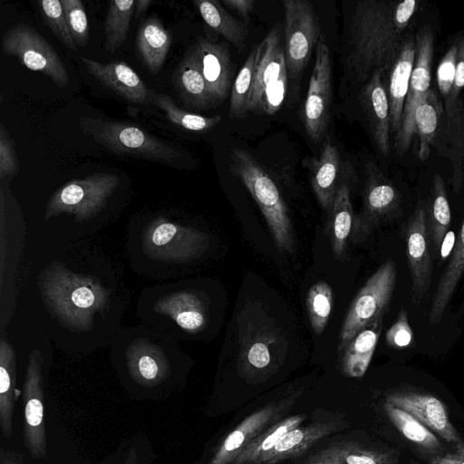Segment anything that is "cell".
<instances>
[{
    "label": "cell",
    "mask_w": 464,
    "mask_h": 464,
    "mask_svg": "<svg viewBox=\"0 0 464 464\" xmlns=\"http://www.w3.org/2000/svg\"><path fill=\"white\" fill-rule=\"evenodd\" d=\"M109 347L111 364L130 399L165 401L184 387L188 366L169 333L142 323L121 326Z\"/></svg>",
    "instance_id": "2"
},
{
    "label": "cell",
    "mask_w": 464,
    "mask_h": 464,
    "mask_svg": "<svg viewBox=\"0 0 464 464\" xmlns=\"http://www.w3.org/2000/svg\"><path fill=\"white\" fill-rule=\"evenodd\" d=\"M432 145L440 155L450 160L452 187L458 193L464 183V103L459 99L454 102H444Z\"/></svg>",
    "instance_id": "20"
},
{
    "label": "cell",
    "mask_w": 464,
    "mask_h": 464,
    "mask_svg": "<svg viewBox=\"0 0 464 464\" xmlns=\"http://www.w3.org/2000/svg\"><path fill=\"white\" fill-rule=\"evenodd\" d=\"M152 4L150 0H138L135 5V14L136 16H140L142 14L148 7Z\"/></svg>",
    "instance_id": "56"
},
{
    "label": "cell",
    "mask_w": 464,
    "mask_h": 464,
    "mask_svg": "<svg viewBox=\"0 0 464 464\" xmlns=\"http://www.w3.org/2000/svg\"><path fill=\"white\" fill-rule=\"evenodd\" d=\"M6 180L0 191V334L5 333L16 307V275L24 250L26 227Z\"/></svg>",
    "instance_id": "9"
},
{
    "label": "cell",
    "mask_w": 464,
    "mask_h": 464,
    "mask_svg": "<svg viewBox=\"0 0 464 464\" xmlns=\"http://www.w3.org/2000/svg\"><path fill=\"white\" fill-rule=\"evenodd\" d=\"M195 6L204 22L215 32L239 49L248 34L246 24L233 17L217 0H196Z\"/></svg>",
    "instance_id": "34"
},
{
    "label": "cell",
    "mask_w": 464,
    "mask_h": 464,
    "mask_svg": "<svg viewBox=\"0 0 464 464\" xmlns=\"http://www.w3.org/2000/svg\"><path fill=\"white\" fill-rule=\"evenodd\" d=\"M256 53L257 45L251 50L231 87L229 99L230 118H243L248 111V102L256 70Z\"/></svg>",
    "instance_id": "42"
},
{
    "label": "cell",
    "mask_w": 464,
    "mask_h": 464,
    "mask_svg": "<svg viewBox=\"0 0 464 464\" xmlns=\"http://www.w3.org/2000/svg\"><path fill=\"white\" fill-rule=\"evenodd\" d=\"M442 111V104L430 89L418 103L414 114V132L420 138L419 158L422 160L429 156Z\"/></svg>",
    "instance_id": "38"
},
{
    "label": "cell",
    "mask_w": 464,
    "mask_h": 464,
    "mask_svg": "<svg viewBox=\"0 0 464 464\" xmlns=\"http://www.w3.org/2000/svg\"><path fill=\"white\" fill-rule=\"evenodd\" d=\"M154 104L158 106L175 125L190 131H205L217 126L222 120L220 115L210 117L186 111L176 105L165 93L153 95Z\"/></svg>",
    "instance_id": "43"
},
{
    "label": "cell",
    "mask_w": 464,
    "mask_h": 464,
    "mask_svg": "<svg viewBox=\"0 0 464 464\" xmlns=\"http://www.w3.org/2000/svg\"><path fill=\"white\" fill-rule=\"evenodd\" d=\"M451 221V212L447 198L444 180L434 176L430 204L427 205V226L430 249L438 254L441 248Z\"/></svg>",
    "instance_id": "35"
},
{
    "label": "cell",
    "mask_w": 464,
    "mask_h": 464,
    "mask_svg": "<svg viewBox=\"0 0 464 464\" xmlns=\"http://www.w3.org/2000/svg\"><path fill=\"white\" fill-rule=\"evenodd\" d=\"M457 44V61L455 79L451 92L444 102H454L459 99V93L464 87V37L459 36L455 40Z\"/></svg>",
    "instance_id": "52"
},
{
    "label": "cell",
    "mask_w": 464,
    "mask_h": 464,
    "mask_svg": "<svg viewBox=\"0 0 464 464\" xmlns=\"http://www.w3.org/2000/svg\"><path fill=\"white\" fill-rule=\"evenodd\" d=\"M337 420H322L299 425L283 436L256 464H276L295 458L341 428Z\"/></svg>",
    "instance_id": "26"
},
{
    "label": "cell",
    "mask_w": 464,
    "mask_h": 464,
    "mask_svg": "<svg viewBox=\"0 0 464 464\" xmlns=\"http://www.w3.org/2000/svg\"><path fill=\"white\" fill-rule=\"evenodd\" d=\"M395 457L389 451L358 445L346 457L344 464H393Z\"/></svg>",
    "instance_id": "51"
},
{
    "label": "cell",
    "mask_w": 464,
    "mask_h": 464,
    "mask_svg": "<svg viewBox=\"0 0 464 464\" xmlns=\"http://www.w3.org/2000/svg\"><path fill=\"white\" fill-rule=\"evenodd\" d=\"M238 363L246 375H265L284 362L287 343L279 325L260 306L246 304L238 318Z\"/></svg>",
    "instance_id": "8"
},
{
    "label": "cell",
    "mask_w": 464,
    "mask_h": 464,
    "mask_svg": "<svg viewBox=\"0 0 464 464\" xmlns=\"http://www.w3.org/2000/svg\"><path fill=\"white\" fill-rule=\"evenodd\" d=\"M464 274V218L448 266L441 275L432 298L429 321L437 325Z\"/></svg>",
    "instance_id": "32"
},
{
    "label": "cell",
    "mask_w": 464,
    "mask_h": 464,
    "mask_svg": "<svg viewBox=\"0 0 464 464\" xmlns=\"http://www.w3.org/2000/svg\"><path fill=\"white\" fill-rule=\"evenodd\" d=\"M170 44L171 36L158 18L149 17L140 24L136 37V48L150 73L157 74L160 71Z\"/></svg>",
    "instance_id": "33"
},
{
    "label": "cell",
    "mask_w": 464,
    "mask_h": 464,
    "mask_svg": "<svg viewBox=\"0 0 464 464\" xmlns=\"http://www.w3.org/2000/svg\"><path fill=\"white\" fill-rule=\"evenodd\" d=\"M384 410L396 429L410 441L430 452L436 453L441 444L438 437L409 412L388 402Z\"/></svg>",
    "instance_id": "39"
},
{
    "label": "cell",
    "mask_w": 464,
    "mask_h": 464,
    "mask_svg": "<svg viewBox=\"0 0 464 464\" xmlns=\"http://www.w3.org/2000/svg\"><path fill=\"white\" fill-rule=\"evenodd\" d=\"M209 236L169 214H155L129 225L127 252L132 269L153 280H167L208 250Z\"/></svg>",
    "instance_id": "4"
},
{
    "label": "cell",
    "mask_w": 464,
    "mask_h": 464,
    "mask_svg": "<svg viewBox=\"0 0 464 464\" xmlns=\"http://www.w3.org/2000/svg\"><path fill=\"white\" fill-rule=\"evenodd\" d=\"M413 340V332L409 324L408 314L401 308L394 324L386 333V343L392 348H404L409 346Z\"/></svg>",
    "instance_id": "50"
},
{
    "label": "cell",
    "mask_w": 464,
    "mask_h": 464,
    "mask_svg": "<svg viewBox=\"0 0 464 464\" xmlns=\"http://www.w3.org/2000/svg\"><path fill=\"white\" fill-rule=\"evenodd\" d=\"M120 185V179L111 173H96L68 181L49 198L44 212V228L62 221L53 231L51 246L87 239L104 221L102 217L109 200Z\"/></svg>",
    "instance_id": "5"
},
{
    "label": "cell",
    "mask_w": 464,
    "mask_h": 464,
    "mask_svg": "<svg viewBox=\"0 0 464 464\" xmlns=\"http://www.w3.org/2000/svg\"><path fill=\"white\" fill-rule=\"evenodd\" d=\"M332 104V63L329 48L321 35L304 100L302 120L309 139L322 140L327 130Z\"/></svg>",
    "instance_id": "15"
},
{
    "label": "cell",
    "mask_w": 464,
    "mask_h": 464,
    "mask_svg": "<svg viewBox=\"0 0 464 464\" xmlns=\"http://www.w3.org/2000/svg\"><path fill=\"white\" fill-rule=\"evenodd\" d=\"M455 446L454 452L437 455L431 459L430 464H464V442Z\"/></svg>",
    "instance_id": "53"
},
{
    "label": "cell",
    "mask_w": 464,
    "mask_h": 464,
    "mask_svg": "<svg viewBox=\"0 0 464 464\" xmlns=\"http://www.w3.org/2000/svg\"><path fill=\"white\" fill-rule=\"evenodd\" d=\"M333 306V291L329 284L319 281L313 285L306 295L308 318L314 333L321 334L329 320Z\"/></svg>",
    "instance_id": "44"
},
{
    "label": "cell",
    "mask_w": 464,
    "mask_h": 464,
    "mask_svg": "<svg viewBox=\"0 0 464 464\" xmlns=\"http://www.w3.org/2000/svg\"><path fill=\"white\" fill-rule=\"evenodd\" d=\"M416 55L415 38L406 36L400 53L390 70L388 99L390 103L391 134H398Z\"/></svg>",
    "instance_id": "27"
},
{
    "label": "cell",
    "mask_w": 464,
    "mask_h": 464,
    "mask_svg": "<svg viewBox=\"0 0 464 464\" xmlns=\"http://www.w3.org/2000/svg\"><path fill=\"white\" fill-rule=\"evenodd\" d=\"M285 54L288 75L303 71L320 38L313 5L305 0H285Z\"/></svg>",
    "instance_id": "16"
},
{
    "label": "cell",
    "mask_w": 464,
    "mask_h": 464,
    "mask_svg": "<svg viewBox=\"0 0 464 464\" xmlns=\"http://www.w3.org/2000/svg\"><path fill=\"white\" fill-rule=\"evenodd\" d=\"M155 457L152 442L146 434L139 432L122 440L99 464H153Z\"/></svg>",
    "instance_id": "41"
},
{
    "label": "cell",
    "mask_w": 464,
    "mask_h": 464,
    "mask_svg": "<svg viewBox=\"0 0 464 464\" xmlns=\"http://www.w3.org/2000/svg\"><path fill=\"white\" fill-rule=\"evenodd\" d=\"M80 126L93 140L118 154L168 165H173L181 158L180 151L173 145L130 123L82 118Z\"/></svg>",
    "instance_id": "11"
},
{
    "label": "cell",
    "mask_w": 464,
    "mask_h": 464,
    "mask_svg": "<svg viewBox=\"0 0 464 464\" xmlns=\"http://www.w3.org/2000/svg\"><path fill=\"white\" fill-rule=\"evenodd\" d=\"M81 61L91 75L126 101L136 104H149L153 101L151 92L125 62L102 63L83 56Z\"/></svg>",
    "instance_id": "24"
},
{
    "label": "cell",
    "mask_w": 464,
    "mask_h": 464,
    "mask_svg": "<svg viewBox=\"0 0 464 464\" xmlns=\"http://www.w3.org/2000/svg\"><path fill=\"white\" fill-rule=\"evenodd\" d=\"M44 343L29 352L22 389L23 440L34 459L47 457L45 393L52 366V353Z\"/></svg>",
    "instance_id": "10"
},
{
    "label": "cell",
    "mask_w": 464,
    "mask_h": 464,
    "mask_svg": "<svg viewBox=\"0 0 464 464\" xmlns=\"http://www.w3.org/2000/svg\"><path fill=\"white\" fill-rule=\"evenodd\" d=\"M401 213L399 191L376 166L369 164L362 191V208L354 215L351 243L363 242L373 229Z\"/></svg>",
    "instance_id": "13"
},
{
    "label": "cell",
    "mask_w": 464,
    "mask_h": 464,
    "mask_svg": "<svg viewBox=\"0 0 464 464\" xmlns=\"http://www.w3.org/2000/svg\"><path fill=\"white\" fill-rule=\"evenodd\" d=\"M190 53L207 82L214 103L222 102L232 87V66L227 47L200 39Z\"/></svg>",
    "instance_id": "23"
},
{
    "label": "cell",
    "mask_w": 464,
    "mask_h": 464,
    "mask_svg": "<svg viewBox=\"0 0 464 464\" xmlns=\"http://www.w3.org/2000/svg\"><path fill=\"white\" fill-rule=\"evenodd\" d=\"M173 82L182 98L191 105L198 108L214 105L207 82L190 52L174 72Z\"/></svg>",
    "instance_id": "36"
},
{
    "label": "cell",
    "mask_w": 464,
    "mask_h": 464,
    "mask_svg": "<svg viewBox=\"0 0 464 464\" xmlns=\"http://www.w3.org/2000/svg\"><path fill=\"white\" fill-rule=\"evenodd\" d=\"M416 0H364L356 4L349 28L346 64L358 81L375 71L390 72L417 10Z\"/></svg>",
    "instance_id": "3"
},
{
    "label": "cell",
    "mask_w": 464,
    "mask_h": 464,
    "mask_svg": "<svg viewBox=\"0 0 464 464\" xmlns=\"http://www.w3.org/2000/svg\"><path fill=\"white\" fill-rule=\"evenodd\" d=\"M221 2L225 6L237 11L246 19L250 16L255 5L254 0H222Z\"/></svg>",
    "instance_id": "54"
},
{
    "label": "cell",
    "mask_w": 464,
    "mask_h": 464,
    "mask_svg": "<svg viewBox=\"0 0 464 464\" xmlns=\"http://www.w3.org/2000/svg\"><path fill=\"white\" fill-rule=\"evenodd\" d=\"M416 55L406 96L401 128L394 138V148L399 155L405 153L414 132V114L418 103L430 91V69L434 53V36L431 28L424 25L415 36Z\"/></svg>",
    "instance_id": "17"
},
{
    "label": "cell",
    "mask_w": 464,
    "mask_h": 464,
    "mask_svg": "<svg viewBox=\"0 0 464 464\" xmlns=\"http://www.w3.org/2000/svg\"><path fill=\"white\" fill-rule=\"evenodd\" d=\"M69 31L77 44L83 47L89 42V24L84 6L80 0H61Z\"/></svg>",
    "instance_id": "46"
},
{
    "label": "cell",
    "mask_w": 464,
    "mask_h": 464,
    "mask_svg": "<svg viewBox=\"0 0 464 464\" xmlns=\"http://www.w3.org/2000/svg\"><path fill=\"white\" fill-rule=\"evenodd\" d=\"M39 5L45 24L55 36L69 49L76 51L77 44L69 31L61 0H42Z\"/></svg>",
    "instance_id": "45"
},
{
    "label": "cell",
    "mask_w": 464,
    "mask_h": 464,
    "mask_svg": "<svg viewBox=\"0 0 464 464\" xmlns=\"http://www.w3.org/2000/svg\"><path fill=\"white\" fill-rule=\"evenodd\" d=\"M209 298L202 290L180 282H166L141 290L136 315L140 323L178 338L205 331L209 322Z\"/></svg>",
    "instance_id": "6"
},
{
    "label": "cell",
    "mask_w": 464,
    "mask_h": 464,
    "mask_svg": "<svg viewBox=\"0 0 464 464\" xmlns=\"http://www.w3.org/2000/svg\"><path fill=\"white\" fill-rule=\"evenodd\" d=\"M315 160L311 168V184L319 204L327 211L340 187L347 182L342 178L338 149L330 140L324 143L320 157Z\"/></svg>",
    "instance_id": "28"
},
{
    "label": "cell",
    "mask_w": 464,
    "mask_h": 464,
    "mask_svg": "<svg viewBox=\"0 0 464 464\" xmlns=\"http://www.w3.org/2000/svg\"><path fill=\"white\" fill-rule=\"evenodd\" d=\"M287 72L285 47L282 44L281 26L274 27L257 45L256 70L248 111L262 93L272 87Z\"/></svg>",
    "instance_id": "25"
},
{
    "label": "cell",
    "mask_w": 464,
    "mask_h": 464,
    "mask_svg": "<svg viewBox=\"0 0 464 464\" xmlns=\"http://www.w3.org/2000/svg\"><path fill=\"white\" fill-rule=\"evenodd\" d=\"M386 402L409 412L447 442L455 445L463 442L450 420L445 405L438 398L406 391L389 394Z\"/></svg>",
    "instance_id": "21"
},
{
    "label": "cell",
    "mask_w": 464,
    "mask_h": 464,
    "mask_svg": "<svg viewBox=\"0 0 464 464\" xmlns=\"http://www.w3.org/2000/svg\"><path fill=\"white\" fill-rule=\"evenodd\" d=\"M29 287L45 336L69 355L84 356L109 346L122 326L123 281L111 260L88 238L52 246Z\"/></svg>",
    "instance_id": "1"
},
{
    "label": "cell",
    "mask_w": 464,
    "mask_h": 464,
    "mask_svg": "<svg viewBox=\"0 0 464 464\" xmlns=\"http://www.w3.org/2000/svg\"><path fill=\"white\" fill-rule=\"evenodd\" d=\"M229 170L238 178L261 210L280 252L291 253L295 239L288 208L271 176L246 150H230Z\"/></svg>",
    "instance_id": "7"
},
{
    "label": "cell",
    "mask_w": 464,
    "mask_h": 464,
    "mask_svg": "<svg viewBox=\"0 0 464 464\" xmlns=\"http://www.w3.org/2000/svg\"><path fill=\"white\" fill-rule=\"evenodd\" d=\"M396 282L392 260L384 262L366 281L352 301L343 319L338 350L361 330L382 318L391 303Z\"/></svg>",
    "instance_id": "12"
},
{
    "label": "cell",
    "mask_w": 464,
    "mask_h": 464,
    "mask_svg": "<svg viewBox=\"0 0 464 464\" xmlns=\"http://www.w3.org/2000/svg\"><path fill=\"white\" fill-rule=\"evenodd\" d=\"M17 355L7 334H0V430L10 439L16 401Z\"/></svg>",
    "instance_id": "29"
},
{
    "label": "cell",
    "mask_w": 464,
    "mask_h": 464,
    "mask_svg": "<svg viewBox=\"0 0 464 464\" xmlns=\"http://www.w3.org/2000/svg\"><path fill=\"white\" fill-rule=\"evenodd\" d=\"M2 49L29 70L49 77L57 86L68 85L65 65L53 46L34 27L19 24L8 29L2 39Z\"/></svg>",
    "instance_id": "14"
},
{
    "label": "cell",
    "mask_w": 464,
    "mask_h": 464,
    "mask_svg": "<svg viewBox=\"0 0 464 464\" xmlns=\"http://www.w3.org/2000/svg\"><path fill=\"white\" fill-rule=\"evenodd\" d=\"M406 256L411 278V299L419 305L431 284L432 260L427 226V204L420 198L408 219Z\"/></svg>",
    "instance_id": "19"
},
{
    "label": "cell",
    "mask_w": 464,
    "mask_h": 464,
    "mask_svg": "<svg viewBox=\"0 0 464 464\" xmlns=\"http://www.w3.org/2000/svg\"><path fill=\"white\" fill-rule=\"evenodd\" d=\"M0 464H26L24 456L12 449H0Z\"/></svg>",
    "instance_id": "55"
},
{
    "label": "cell",
    "mask_w": 464,
    "mask_h": 464,
    "mask_svg": "<svg viewBox=\"0 0 464 464\" xmlns=\"http://www.w3.org/2000/svg\"><path fill=\"white\" fill-rule=\"evenodd\" d=\"M382 322V318L363 328L338 350L343 374L349 377H362L365 373L377 345Z\"/></svg>",
    "instance_id": "31"
},
{
    "label": "cell",
    "mask_w": 464,
    "mask_h": 464,
    "mask_svg": "<svg viewBox=\"0 0 464 464\" xmlns=\"http://www.w3.org/2000/svg\"><path fill=\"white\" fill-rule=\"evenodd\" d=\"M457 44L454 42L440 60L437 70V82L441 96L447 100L451 92L455 79Z\"/></svg>",
    "instance_id": "48"
},
{
    "label": "cell",
    "mask_w": 464,
    "mask_h": 464,
    "mask_svg": "<svg viewBox=\"0 0 464 464\" xmlns=\"http://www.w3.org/2000/svg\"><path fill=\"white\" fill-rule=\"evenodd\" d=\"M136 1H111L107 12L104 33L105 50L112 53L117 51L126 39L132 14L135 11Z\"/></svg>",
    "instance_id": "40"
},
{
    "label": "cell",
    "mask_w": 464,
    "mask_h": 464,
    "mask_svg": "<svg viewBox=\"0 0 464 464\" xmlns=\"http://www.w3.org/2000/svg\"><path fill=\"white\" fill-rule=\"evenodd\" d=\"M297 395L270 401L245 418L209 452L201 464H232L235 459L267 427L283 418Z\"/></svg>",
    "instance_id": "18"
},
{
    "label": "cell",
    "mask_w": 464,
    "mask_h": 464,
    "mask_svg": "<svg viewBox=\"0 0 464 464\" xmlns=\"http://www.w3.org/2000/svg\"><path fill=\"white\" fill-rule=\"evenodd\" d=\"M382 76V71L372 72L361 91L360 102L378 150L388 156L391 150L390 103Z\"/></svg>",
    "instance_id": "22"
},
{
    "label": "cell",
    "mask_w": 464,
    "mask_h": 464,
    "mask_svg": "<svg viewBox=\"0 0 464 464\" xmlns=\"http://www.w3.org/2000/svg\"><path fill=\"white\" fill-rule=\"evenodd\" d=\"M19 171L14 143L9 133L0 125V179L10 181Z\"/></svg>",
    "instance_id": "47"
},
{
    "label": "cell",
    "mask_w": 464,
    "mask_h": 464,
    "mask_svg": "<svg viewBox=\"0 0 464 464\" xmlns=\"http://www.w3.org/2000/svg\"><path fill=\"white\" fill-rule=\"evenodd\" d=\"M327 214L326 234L334 256L343 261L347 258L354 218L348 183L340 187Z\"/></svg>",
    "instance_id": "30"
},
{
    "label": "cell",
    "mask_w": 464,
    "mask_h": 464,
    "mask_svg": "<svg viewBox=\"0 0 464 464\" xmlns=\"http://www.w3.org/2000/svg\"><path fill=\"white\" fill-rule=\"evenodd\" d=\"M306 415L296 414L281 418L264 430L232 462L256 464L288 431L303 424Z\"/></svg>",
    "instance_id": "37"
},
{
    "label": "cell",
    "mask_w": 464,
    "mask_h": 464,
    "mask_svg": "<svg viewBox=\"0 0 464 464\" xmlns=\"http://www.w3.org/2000/svg\"><path fill=\"white\" fill-rule=\"evenodd\" d=\"M358 445L352 440L334 443L318 451L304 464H344L347 455Z\"/></svg>",
    "instance_id": "49"
}]
</instances>
